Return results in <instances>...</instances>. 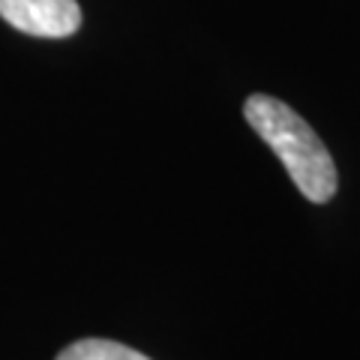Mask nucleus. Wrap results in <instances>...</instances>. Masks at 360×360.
<instances>
[{"label":"nucleus","instance_id":"2","mask_svg":"<svg viewBox=\"0 0 360 360\" xmlns=\"http://www.w3.org/2000/svg\"><path fill=\"white\" fill-rule=\"evenodd\" d=\"M0 18L27 37L63 39L82 27L78 0H0Z\"/></svg>","mask_w":360,"mask_h":360},{"label":"nucleus","instance_id":"3","mask_svg":"<svg viewBox=\"0 0 360 360\" xmlns=\"http://www.w3.org/2000/svg\"><path fill=\"white\" fill-rule=\"evenodd\" d=\"M54 360H150V357L135 352V348H129V345H123V342L87 336V340L70 342Z\"/></svg>","mask_w":360,"mask_h":360},{"label":"nucleus","instance_id":"1","mask_svg":"<svg viewBox=\"0 0 360 360\" xmlns=\"http://www.w3.org/2000/svg\"><path fill=\"white\" fill-rule=\"evenodd\" d=\"M243 117L279 156V162L285 165L288 177L295 180L303 198L312 205H324L333 198L336 186H340L333 156L295 108L276 96L252 94L243 103Z\"/></svg>","mask_w":360,"mask_h":360}]
</instances>
